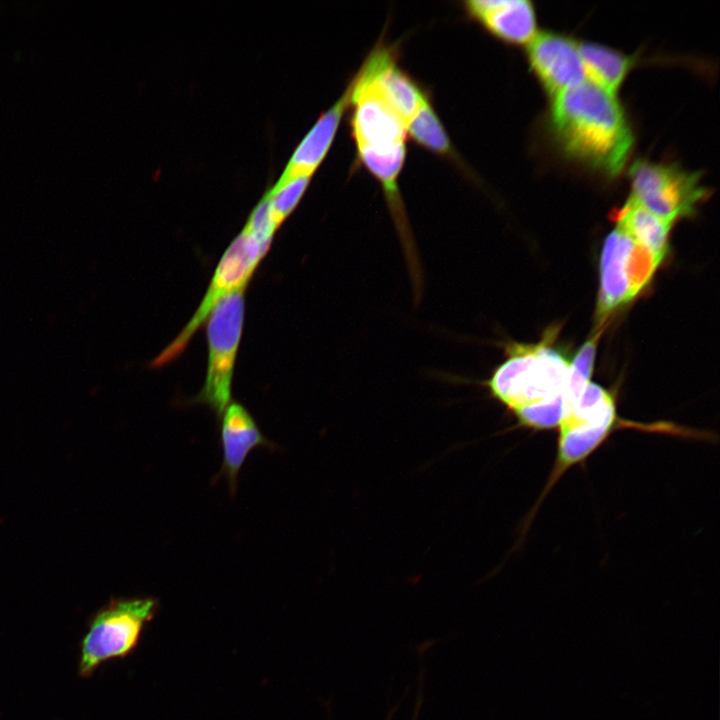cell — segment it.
Segmentation results:
<instances>
[{"label": "cell", "mask_w": 720, "mask_h": 720, "mask_svg": "<svg viewBox=\"0 0 720 720\" xmlns=\"http://www.w3.org/2000/svg\"><path fill=\"white\" fill-rule=\"evenodd\" d=\"M409 135L426 149L450 155L452 146L445 129L429 100L424 97L415 115L407 122Z\"/></svg>", "instance_id": "e0dca14e"}, {"label": "cell", "mask_w": 720, "mask_h": 720, "mask_svg": "<svg viewBox=\"0 0 720 720\" xmlns=\"http://www.w3.org/2000/svg\"><path fill=\"white\" fill-rule=\"evenodd\" d=\"M268 249L246 230H242L219 261L194 315L178 336L152 361L153 368L162 367L179 357L215 305L228 294L245 289Z\"/></svg>", "instance_id": "52a82bcc"}, {"label": "cell", "mask_w": 720, "mask_h": 720, "mask_svg": "<svg viewBox=\"0 0 720 720\" xmlns=\"http://www.w3.org/2000/svg\"><path fill=\"white\" fill-rule=\"evenodd\" d=\"M352 134L361 160L405 157L406 124L376 93L351 82Z\"/></svg>", "instance_id": "9c48e42d"}, {"label": "cell", "mask_w": 720, "mask_h": 720, "mask_svg": "<svg viewBox=\"0 0 720 720\" xmlns=\"http://www.w3.org/2000/svg\"><path fill=\"white\" fill-rule=\"evenodd\" d=\"M158 607L152 597L113 599L92 618L81 643L79 674L90 676L107 660L127 656Z\"/></svg>", "instance_id": "3957f363"}, {"label": "cell", "mask_w": 720, "mask_h": 720, "mask_svg": "<svg viewBox=\"0 0 720 720\" xmlns=\"http://www.w3.org/2000/svg\"><path fill=\"white\" fill-rule=\"evenodd\" d=\"M311 176L300 175L281 178L264 195L267 197L275 223L280 224L289 216L300 201Z\"/></svg>", "instance_id": "d6986e66"}, {"label": "cell", "mask_w": 720, "mask_h": 720, "mask_svg": "<svg viewBox=\"0 0 720 720\" xmlns=\"http://www.w3.org/2000/svg\"><path fill=\"white\" fill-rule=\"evenodd\" d=\"M220 438L223 451L221 473L233 494L239 472L250 452L257 447L273 449L275 445L262 434L250 412L237 402L230 403L222 414Z\"/></svg>", "instance_id": "7c38bea8"}, {"label": "cell", "mask_w": 720, "mask_h": 720, "mask_svg": "<svg viewBox=\"0 0 720 720\" xmlns=\"http://www.w3.org/2000/svg\"><path fill=\"white\" fill-rule=\"evenodd\" d=\"M632 195L636 203L670 222L693 214L707 190L696 172L672 164L637 160L630 168Z\"/></svg>", "instance_id": "ba28073f"}, {"label": "cell", "mask_w": 720, "mask_h": 720, "mask_svg": "<svg viewBox=\"0 0 720 720\" xmlns=\"http://www.w3.org/2000/svg\"><path fill=\"white\" fill-rule=\"evenodd\" d=\"M616 420L613 396L603 387L590 382L578 402L560 420L556 461L546 490L567 469L598 449L614 430Z\"/></svg>", "instance_id": "277c9868"}, {"label": "cell", "mask_w": 720, "mask_h": 720, "mask_svg": "<svg viewBox=\"0 0 720 720\" xmlns=\"http://www.w3.org/2000/svg\"><path fill=\"white\" fill-rule=\"evenodd\" d=\"M351 103V85L317 120L291 155L280 177L312 176L327 154L345 109Z\"/></svg>", "instance_id": "5bb4252c"}, {"label": "cell", "mask_w": 720, "mask_h": 720, "mask_svg": "<svg viewBox=\"0 0 720 720\" xmlns=\"http://www.w3.org/2000/svg\"><path fill=\"white\" fill-rule=\"evenodd\" d=\"M487 386L510 409L521 426L535 430L558 427L570 362L544 342L514 343Z\"/></svg>", "instance_id": "7a4b0ae2"}, {"label": "cell", "mask_w": 720, "mask_h": 720, "mask_svg": "<svg viewBox=\"0 0 720 720\" xmlns=\"http://www.w3.org/2000/svg\"><path fill=\"white\" fill-rule=\"evenodd\" d=\"M550 124L567 156L609 175L621 171L633 145L615 94L590 80L553 97Z\"/></svg>", "instance_id": "6da1fadb"}, {"label": "cell", "mask_w": 720, "mask_h": 720, "mask_svg": "<svg viewBox=\"0 0 720 720\" xmlns=\"http://www.w3.org/2000/svg\"><path fill=\"white\" fill-rule=\"evenodd\" d=\"M208 365L195 401L220 418L231 403L233 370L244 321V290L223 297L208 316Z\"/></svg>", "instance_id": "5b68a950"}, {"label": "cell", "mask_w": 720, "mask_h": 720, "mask_svg": "<svg viewBox=\"0 0 720 720\" xmlns=\"http://www.w3.org/2000/svg\"><path fill=\"white\" fill-rule=\"evenodd\" d=\"M615 220L617 228L664 259L672 223L653 214L631 198L616 212Z\"/></svg>", "instance_id": "9a60e30c"}, {"label": "cell", "mask_w": 720, "mask_h": 720, "mask_svg": "<svg viewBox=\"0 0 720 720\" xmlns=\"http://www.w3.org/2000/svg\"><path fill=\"white\" fill-rule=\"evenodd\" d=\"M662 260L616 227L607 236L601 252L599 321L637 296Z\"/></svg>", "instance_id": "8992f818"}, {"label": "cell", "mask_w": 720, "mask_h": 720, "mask_svg": "<svg viewBox=\"0 0 720 720\" xmlns=\"http://www.w3.org/2000/svg\"><path fill=\"white\" fill-rule=\"evenodd\" d=\"M243 229L262 245L268 248L270 247L273 235L278 229V226L271 214L269 202L265 195H263L259 203L252 210Z\"/></svg>", "instance_id": "ffe728a7"}, {"label": "cell", "mask_w": 720, "mask_h": 720, "mask_svg": "<svg viewBox=\"0 0 720 720\" xmlns=\"http://www.w3.org/2000/svg\"><path fill=\"white\" fill-rule=\"evenodd\" d=\"M579 50L590 81L615 94L630 70L633 59L596 43L583 42Z\"/></svg>", "instance_id": "2e32d148"}, {"label": "cell", "mask_w": 720, "mask_h": 720, "mask_svg": "<svg viewBox=\"0 0 720 720\" xmlns=\"http://www.w3.org/2000/svg\"><path fill=\"white\" fill-rule=\"evenodd\" d=\"M599 336L600 333H595L589 338L578 350L574 360L570 362L564 390L563 414L578 402L590 383Z\"/></svg>", "instance_id": "ac0fdd59"}, {"label": "cell", "mask_w": 720, "mask_h": 720, "mask_svg": "<svg viewBox=\"0 0 720 720\" xmlns=\"http://www.w3.org/2000/svg\"><path fill=\"white\" fill-rule=\"evenodd\" d=\"M354 81L376 93L405 124L415 115L425 97L408 75L398 68L391 51L386 48H378L369 56Z\"/></svg>", "instance_id": "8fae6325"}, {"label": "cell", "mask_w": 720, "mask_h": 720, "mask_svg": "<svg viewBox=\"0 0 720 720\" xmlns=\"http://www.w3.org/2000/svg\"><path fill=\"white\" fill-rule=\"evenodd\" d=\"M469 15L499 39L529 43L535 36L536 16L527 0H471L465 2Z\"/></svg>", "instance_id": "4fadbf2b"}, {"label": "cell", "mask_w": 720, "mask_h": 720, "mask_svg": "<svg viewBox=\"0 0 720 720\" xmlns=\"http://www.w3.org/2000/svg\"><path fill=\"white\" fill-rule=\"evenodd\" d=\"M528 44L529 63L545 90L553 97L586 80L579 45L569 37L542 32Z\"/></svg>", "instance_id": "30bf717a"}]
</instances>
